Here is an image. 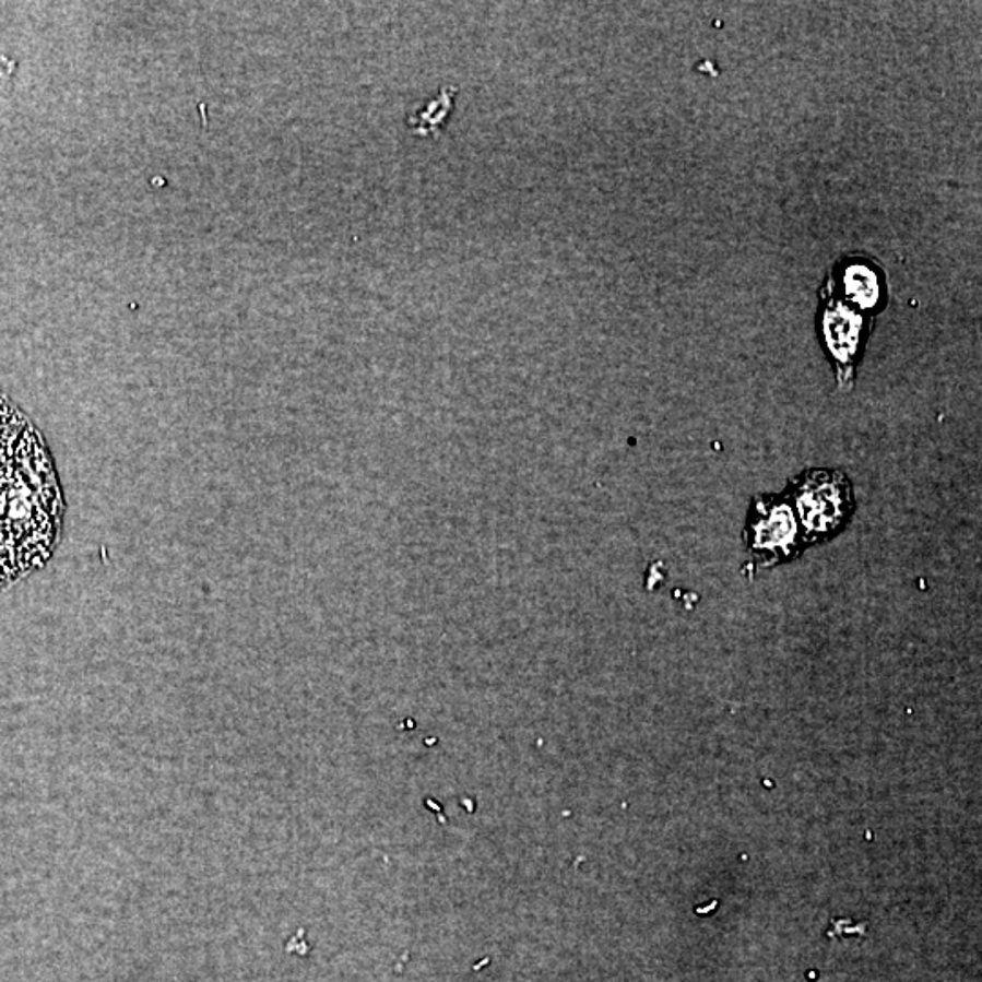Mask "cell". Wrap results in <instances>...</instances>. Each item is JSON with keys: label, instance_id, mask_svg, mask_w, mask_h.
Returning a JSON list of instances; mask_svg holds the SVG:
<instances>
[{"label": "cell", "instance_id": "cell-2", "mask_svg": "<svg viewBox=\"0 0 982 982\" xmlns=\"http://www.w3.org/2000/svg\"><path fill=\"white\" fill-rule=\"evenodd\" d=\"M784 495L797 517L804 548L836 539L857 510L852 481L833 468L804 470L790 478Z\"/></svg>", "mask_w": 982, "mask_h": 982}, {"label": "cell", "instance_id": "cell-6", "mask_svg": "<svg viewBox=\"0 0 982 982\" xmlns=\"http://www.w3.org/2000/svg\"><path fill=\"white\" fill-rule=\"evenodd\" d=\"M455 93V87H442L439 97L431 100L417 114L407 117V128L421 137L439 135L446 119L450 117L451 109H453Z\"/></svg>", "mask_w": 982, "mask_h": 982}, {"label": "cell", "instance_id": "cell-4", "mask_svg": "<svg viewBox=\"0 0 982 982\" xmlns=\"http://www.w3.org/2000/svg\"><path fill=\"white\" fill-rule=\"evenodd\" d=\"M872 319L830 295L820 310V341L836 369L839 390H852Z\"/></svg>", "mask_w": 982, "mask_h": 982}, {"label": "cell", "instance_id": "cell-1", "mask_svg": "<svg viewBox=\"0 0 982 982\" xmlns=\"http://www.w3.org/2000/svg\"><path fill=\"white\" fill-rule=\"evenodd\" d=\"M64 516L48 442L0 391V588L48 565L62 537Z\"/></svg>", "mask_w": 982, "mask_h": 982}, {"label": "cell", "instance_id": "cell-5", "mask_svg": "<svg viewBox=\"0 0 982 982\" xmlns=\"http://www.w3.org/2000/svg\"><path fill=\"white\" fill-rule=\"evenodd\" d=\"M841 289L848 306L861 313H872L883 300L879 273L866 262H853L842 270Z\"/></svg>", "mask_w": 982, "mask_h": 982}, {"label": "cell", "instance_id": "cell-3", "mask_svg": "<svg viewBox=\"0 0 982 982\" xmlns=\"http://www.w3.org/2000/svg\"><path fill=\"white\" fill-rule=\"evenodd\" d=\"M743 541L754 571L771 570L804 554L797 517L784 492L755 495L746 513Z\"/></svg>", "mask_w": 982, "mask_h": 982}]
</instances>
